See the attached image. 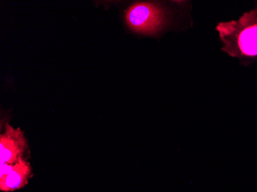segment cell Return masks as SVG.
Segmentation results:
<instances>
[{
    "label": "cell",
    "instance_id": "obj_1",
    "mask_svg": "<svg viewBox=\"0 0 257 192\" xmlns=\"http://www.w3.org/2000/svg\"><path fill=\"white\" fill-rule=\"evenodd\" d=\"M222 51L244 63L257 61V7L238 20L221 22L216 27Z\"/></svg>",
    "mask_w": 257,
    "mask_h": 192
},
{
    "label": "cell",
    "instance_id": "obj_2",
    "mask_svg": "<svg viewBox=\"0 0 257 192\" xmlns=\"http://www.w3.org/2000/svg\"><path fill=\"white\" fill-rule=\"evenodd\" d=\"M125 19L133 31L147 35L159 33L167 23L165 11L153 3L134 4L125 12Z\"/></svg>",
    "mask_w": 257,
    "mask_h": 192
},
{
    "label": "cell",
    "instance_id": "obj_3",
    "mask_svg": "<svg viewBox=\"0 0 257 192\" xmlns=\"http://www.w3.org/2000/svg\"><path fill=\"white\" fill-rule=\"evenodd\" d=\"M27 148L23 131L7 125L5 132L0 136V162L15 164L23 158L22 156Z\"/></svg>",
    "mask_w": 257,
    "mask_h": 192
},
{
    "label": "cell",
    "instance_id": "obj_4",
    "mask_svg": "<svg viewBox=\"0 0 257 192\" xmlns=\"http://www.w3.org/2000/svg\"><path fill=\"white\" fill-rule=\"evenodd\" d=\"M31 174L30 163L22 158L14 164L13 169L7 175L0 178V190L4 192L20 190L28 184Z\"/></svg>",
    "mask_w": 257,
    "mask_h": 192
},
{
    "label": "cell",
    "instance_id": "obj_5",
    "mask_svg": "<svg viewBox=\"0 0 257 192\" xmlns=\"http://www.w3.org/2000/svg\"><path fill=\"white\" fill-rule=\"evenodd\" d=\"M14 164H9L7 163H0V178L5 177L13 169Z\"/></svg>",
    "mask_w": 257,
    "mask_h": 192
}]
</instances>
